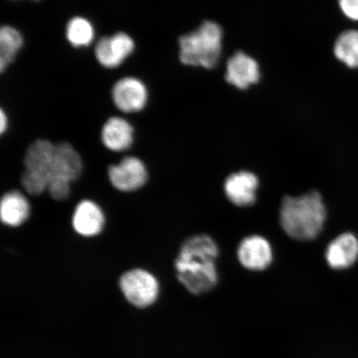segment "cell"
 Instances as JSON below:
<instances>
[{
  "mask_svg": "<svg viewBox=\"0 0 358 358\" xmlns=\"http://www.w3.org/2000/svg\"><path fill=\"white\" fill-rule=\"evenodd\" d=\"M219 256L220 249L212 236L199 234L187 237L174 261L179 283L194 295L211 292L219 282Z\"/></svg>",
  "mask_w": 358,
  "mask_h": 358,
  "instance_id": "6da1fadb",
  "label": "cell"
},
{
  "mask_svg": "<svg viewBox=\"0 0 358 358\" xmlns=\"http://www.w3.org/2000/svg\"><path fill=\"white\" fill-rule=\"evenodd\" d=\"M326 220V206L319 191L285 196L281 200L280 225L291 239L303 243L315 240L323 231Z\"/></svg>",
  "mask_w": 358,
  "mask_h": 358,
  "instance_id": "7a4b0ae2",
  "label": "cell"
},
{
  "mask_svg": "<svg viewBox=\"0 0 358 358\" xmlns=\"http://www.w3.org/2000/svg\"><path fill=\"white\" fill-rule=\"evenodd\" d=\"M222 30L216 22H203L194 32L179 38V58L182 64L212 69L221 55Z\"/></svg>",
  "mask_w": 358,
  "mask_h": 358,
  "instance_id": "3957f363",
  "label": "cell"
},
{
  "mask_svg": "<svg viewBox=\"0 0 358 358\" xmlns=\"http://www.w3.org/2000/svg\"><path fill=\"white\" fill-rule=\"evenodd\" d=\"M119 285L127 301L138 308L153 306L159 297L158 280L143 268H132L124 272L120 276Z\"/></svg>",
  "mask_w": 358,
  "mask_h": 358,
  "instance_id": "277c9868",
  "label": "cell"
},
{
  "mask_svg": "<svg viewBox=\"0 0 358 358\" xmlns=\"http://www.w3.org/2000/svg\"><path fill=\"white\" fill-rule=\"evenodd\" d=\"M241 266L245 270L262 272L267 270L274 261V250L266 237L250 235L241 241L236 250Z\"/></svg>",
  "mask_w": 358,
  "mask_h": 358,
  "instance_id": "5b68a950",
  "label": "cell"
},
{
  "mask_svg": "<svg viewBox=\"0 0 358 358\" xmlns=\"http://www.w3.org/2000/svg\"><path fill=\"white\" fill-rule=\"evenodd\" d=\"M259 179L249 170L231 173L224 181L223 189L226 198L238 208H248L257 203Z\"/></svg>",
  "mask_w": 358,
  "mask_h": 358,
  "instance_id": "8992f818",
  "label": "cell"
},
{
  "mask_svg": "<svg viewBox=\"0 0 358 358\" xmlns=\"http://www.w3.org/2000/svg\"><path fill=\"white\" fill-rule=\"evenodd\" d=\"M109 180L115 189L124 192L141 189L148 181V172L142 160L134 156L125 157L117 164L110 165Z\"/></svg>",
  "mask_w": 358,
  "mask_h": 358,
  "instance_id": "52a82bcc",
  "label": "cell"
},
{
  "mask_svg": "<svg viewBox=\"0 0 358 358\" xmlns=\"http://www.w3.org/2000/svg\"><path fill=\"white\" fill-rule=\"evenodd\" d=\"M111 96L116 108L124 113H134L145 108L149 92L141 80L125 77L115 83Z\"/></svg>",
  "mask_w": 358,
  "mask_h": 358,
  "instance_id": "ba28073f",
  "label": "cell"
},
{
  "mask_svg": "<svg viewBox=\"0 0 358 358\" xmlns=\"http://www.w3.org/2000/svg\"><path fill=\"white\" fill-rule=\"evenodd\" d=\"M134 48L136 44L131 36L119 32L98 40L95 56L102 66L112 69L122 65L132 55Z\"/></svg>",
  "mask_w": 358,
  "mask_h": 358,
  "instance_id": "9c48e42d",
  "label": "cell"
},
{
  "mask_svg": "<svg viewBox=\"0 0 358 358\" xmlns=\"http://www.w3.org/2000/svg\"><path fill=\"white\" fill-rule=\"evenodd\" d=\"M83 171V159L78 151L69 142L58 143L56 145L50 180L59 178L71 183L78 180Z\"/></svg>",
  "mask_w": 358,
  "mask_h": 358,
  "instance_id": "30bf717a",
  "label": "cell"
},
{
  "mask_svg": "<svg viewBox=\"0 0 358 358\" xmlns=\"http://www.w3.org/2000/svg\"><path fill=\"white\" fill-rule=\"evenodd\" d=\"M357 258L358 240L350 232L336 237L325 250L327 264L336 271L346 270L351 267Z\"/></svg>",
  "mask_w": 358,
  "mask_h": 358,
  "instance_id": "8fae6325",
  "label": "cell"
},
{
  "mask_svg": "<svg viewBox=\"0 0 358 358\" xmlns=\"http://www.w3.org/2000/svg\"><path fill=\"white\" fill-rule=\"evenodd\" d=\"M259 79V65L252 57L243 52H237L228 60L226 80L232 86L246 89L258 83Z\"/></svg>",
  "mask_w": 358,
  "mask_h": 358,
  "instance_id": "7c38bea8",
  "label": "cell"
},
{
  "mask_svg": "<svg viewBox=\"0 0 358 358\" xmlns=\"http://www.w3.org/2000/svg\"><path fill=\"white\" fill-rule=\"evenodd\" d=\"M105 226V216L101 208L91 200L80 201L73 216L76 232L84 237L99 235Z\"/></svg>",
  "mask_w": 358,
  "mask_h": 358,
  "instance_id": "4fadbf2b",
  "label": "cell"
},
{
  "mask_svg": "<svg viewBox=\"0 0 358 358\" xmlns=\"http://www.w3.org/2000/svg\"><path fill=\"white\" fill-rule=\"evenodd\" d=\"M56 145L48 140H37L26 151L24 159L25 170L40 174L50 181L55 161Z\"/></svg>",
  "mask_w": 358,
  "mask_h": 358,
  "instance_id": "5bb4252c",
  "label": "cell"
},
{
  "mask_svg": "<svg viewBox=\"0 0 358 358\" xmlns=\"http://www.w3.org/2000/svg\"><path fill=\"white\" fill-rule=\"evenodd\" d=\"M134 128L127 120L113 116L107 120L101 129V141L107 149L122 152L129 149L134 143Z\"/></svg>",
  "mask_w": 358,
  "mask_h": 358,
  "instance_id": "9a60e30c",
  "label": "cell"
},
{
  "mask_svg": "<svg viewBox=\"0 0 358 358\" xmlns=\"http://www.w3.org/2000/svg\"><path fill=\"white\" fill-rule=\"evenodd\" d=\"M29 215L30 204L21 192L12 190L2 196L0 216L4 225L20 227L28 220Z\"/></svg>",
  "mask_w": 358,
  "mask_h": 358,
  "instance_id": "2e32d148",
  "label": "cell"
},
{
  "mask_svg": "<svg viewBox=\"0 0 358 358\" xmlns=\"http://www.w3.org/2000/svg\"><path fill=\"white\" fill-rule=\"evenodd\" d=\"M24 44V38L19 30L4 25L0 30V70H4L15 61L17 52Z\"/></svg>",
  "mask_w": 358,
  "mask_h": 358,
  "instance_id": "e0dca14e",
  "label": "cell"
},
{
  "mask_svg": "<svg viewBox=\"0 0 358 358\" xmlns=\"http://www.w3.org/2000/svg\"><path fill=\"white\" fill-rule=\"evenodd\" d=\"M334 52L337 59L349 69H358V30H347L340 34Z\"/></svg>",
  "mask_w": 358,
  "mask_h": 358,
  "instance_id": "ac0fdd59",
  "label": "cell"
},
{
  "mask_svg": "<svg viewBox=\"0 0 358 358\" xmlns=\"http://www.w3.org/2000/svg\"><path fill=\"white\" fill-rule=\"evenodd\" d=\"M66 36L71 46L88 47L95 38V29L88 20L83 17H74L66 25Z\"/></svg>",
  "mask_w": 358,
  "mask_h": 358,
  "instance_id": "d6986e66",
  "label": "cell"
},
{
  "mask_svg": "<svg viewBox=\"0 0 358 358\" xmlns=\"http://www.w3.org/2000/svg\"><path fill=\"white\" fill-rule=\"evenodd\" d=\"M20 182L22 189L32 196H39L48 191V179L40 174L25 170L20 177Z\"/></svg>",
  "mask_w": 358,
  "mask_h": 358,
  "instance_id": "ffe728a7",
  "label": "cell"
},
{
  "mask_svg": "<svg viewBox=\"0 0 358 358\" xmlns=\"http://www.w3.org/2000/svg\"><path fill=\"white\" fill-rule=\"evenodd\" d=\"M48 192L52 199L66 200L71 194V182L64 179L53 178L48 183Z\"/></svg>",
  "mask_w": 358,
  "mask_h": 358,
  "instance_id": "44dd1931",
  "label": "cell"
},
{
  "mask_svg": "<svg viewBox=\"0 0 358 358\" xmlns=\"http://www.w3.org/2000/svg\"><path fill=\"white\" fill-rule=\"evenodd\" d=\"M338 4L348 19L358 22V0H338Z\"/></svg>",
  "mask_w": 358,
  "mask_h": 358,
  "instance_id": "7402d4cb",
  "label": "cell"
},
{
  "mask_svg": "<svg viewBox=\"0 0 358 358\" xmlns=\"http://www.w3.org/2000/svg\"><path fill=\"white\" fill-rule=\"evenodd\" d=\"M8 123V116L6 112H4L3 110H1V112H0V131H1V134L6 131Z\"/></svg>",
  "mask_w": 358,
  "mask_h": 358,
  "instance_id": "603a6c76",
  "label": "cell"
}]
</instances>
